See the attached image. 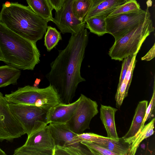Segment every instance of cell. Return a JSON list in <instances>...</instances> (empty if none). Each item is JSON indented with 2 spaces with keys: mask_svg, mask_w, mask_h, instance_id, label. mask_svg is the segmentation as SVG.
I'll return each instance as SVG.
<instances>
[{
  "mask_svg": "<svg viewBox=\"0 0 155 155\" xmlns=\"http://www.w3.org/2000/svg\"><path fill=\"white\" fill-rule=\"evenodd\" d=\"M86 29L71 34L67 45L50 64L51 69L45 75L50 84L55 89L61 102L70 103L78 84L85 81L81 68L88 41Z\"/></svg>",
  "mask_w": 155,
  "mask_h": 155,
  "instance_id": "6da1fadb",
  "label": "cell"
},
{
  "mask_svg": "<svg viewBox=\"0 0 155 155\" xmlns=\"http://www.w3.org/2000/svg\"><path fill=\"white\" fill-rule=\"evenodd\" d=\"M40 57L36 42L17 34L0 21V61L20 70H33Z\"/></svg>",
  "mask_w": 155,
  "mask_h": 155,
  "instance_id": "7a4b0ae2",
  "label": "cell"
},
{
  "mask_svg": "<svg viewBox=\"0 0 155 155\" xmlns=\"http://www.w3.org/2000/svg\"><path fill=\"white\" fill-rule=\"evenodd\" d=\"M0 21L17 34L35 42L42 39L48 27V22L28 6L18 2L2 5Z\"/></svg>",
  "mask_w": 155,
  "mask_h": 155,
  "instance_id": "3957f363",
  "label": "cell"
},
{
  "mask_svg": "<svg viewBox=\"0 0 155 155\" xmlns=\"http://www.w3.org/2000/svg\"><path fill=\"white\" fill-rule=\"evenodd\" d=\"M151 15L142 22L115 40L108 54L112 59L122 61L130 55L137 54L147 38L154 31Z\"/></svg>",
  "mask_w": 155,
  "mask_h": 155,
  "instance_id": "277c9868",
  "label": "cell"
},
{
  "mask_svg": "<svg viewBox=\"0 0 155 155\" xmlns=\"http://www.w3.org/2000/svg\"><path fill=\"white\" fill-rule=\"evenodd\" d=\"M5 97L8 102L34 105L47 112L52 107L61 103L57 91L50 84L44 88L26 85L6 94Z\"/></svg>",
  "mask_w": 155,
  "mask_h": 155,
  "instance_id": "5b68a950",
  "label": "cell"
},
{
  "mask_svg": "<svg viewBox=\"0 0 155 155\" xmlns=\"http://www.w3.org/2000/svg\"><path fill=\"white\" fill-rule=\"evenodd\" d=\"M10 109L24 128L28 137L46 127L47 112L33 105L19 104L8 102Z\"/></svg>",
  "mask_w": 155,
  "mask_h": 155,
  "instance_id": "8992f818",
  "label": "cell"
},
{
  "mask_svg": "<svg viewBox=\"0 0 155 155\" xmlns=\"http://www.w3.org/2000/svg\"><path fill=\"white\" fill-rule=\"evenodd\" d=\"M147 6L145 10L138 11L106 18L105 21L107 33L112 35L115 40L142 22L150 14Z\"/></svg>",
  "mask_w": 155,
  "mask_h": 155,
  "instance_id": "52a82bcc",
  "label": "cell"
},
{
  "mask_svg": "<svg viewBox=\"0 0 155 155\" xmlns=\"http://www.w3.org/2000/svg\"><path fill=\"white\" fill-rule=\"evenodd\" d=\"M55 145L47 125L32 134L25 143L16 149L14 155H53Z\"/></svg>",
  "mask_w": 155,
  "mask_h": 155,
  "instance_id": "ba28073f",
  "label": "cell"
},
{
  "mask_svg": "<svg viewBox=\"0 0 155 155\" xmlns=\"http://www.w3.org/2000/svg\"><path fill=\"white\" fill-rule=\"evenodd\" d=\"M78 106L70 119L66 123L70 129L77 134L90 129L92 118L98 113V105L93 101L81 94Z\"/></svg>",
  "mask_w": 155,
  "mask_h": 155,
  "instance_id": "9c48e42d",
  "label": "cell"
},
{
  "mask_svg": "<svg viewBox=\"0 0 155 155\" xmlns=\"http://www.w3.org/2000/svg\"><path fill=\"white\" fill-rule=\"evenodd\" d=\"M25 134L22 125L12 113L8 102L0 92V142H12Z\"/></svg>",
  "mask_w": 155,
  "mask_h": 155,
  "instance_id": "30bf717a",
  "label": "cell"
},
{
  "mask_svg": "<svg viewBox=\"0 0 155 155\" xmlns=\"http://www.w3.org/2000/svg\"><path fill=\"white\" fill-rule=\"evenodd\" d=\"M73 0H65L60 8L55 13L52 22L63 34H76L85 28L86 22L78 20L73 12L72 5Z\"/></svg>",
  "mask_w": 155,
  "mask_h": 155,
  "instance_id": "8fae6325",
  "label": "cell"
},
{
  "mask_svg": "<svg viewBox=\"0 0 155 155\" xmlns=\"http://www.w3.org/2000/svg\"><path fill=\"white\" fill-rule=\"evenodd\" d=\"M47 127L55 146L77 147L81 143L76 142L78 134L73 132L66 124H49Z\"/></svg>",
  "mask_w": 155,
  "mask_h": 155,
  "instance_id": "7c38bea8",
  "label": "cell"
},
{
  "mask_svg": "<svg viewBox=\"0 0 155 155\" xmlns=\"http://www.w3.org/2000/svg\"><path fill=\"white\" fill-rule=\"evenodd\" d=\"M80 100L79 97L72 103L66 104L61 103L52 107L47 112L48 124H66L72 117Z\"/></svg>",
  "mask_w": 155,
  "mask_h": 155,
  "instance_id": "4fadbf2b",
  "label": "cell"
},
{
  "mask_svg": "<svg viewBox=\"0 0 155 155\" xmlns=\"http://www.w3.org/2000/svg\"><path fill=\"white\" fill-rule=\"evenodd\" d=\"M90 9L83 19L84 22L88 19L95 16L106 17L118 6L126 1L120 0H91Z\"/></svg>",
  "mask_w": 155,
  "mask_h": 155,
  "instance_id": "5bb4252c",
  "label": "cell"
},
{
  "mask_svg": "<svg viewBox=\"0 0 155 155\" xmlns=\"http://www.w3.org/2000/svg\"><path fill=\"white\" fill-rule=\"evenodd\" d=\"M147 106V101L144 100L138 103L130 127L122 137L125 142L131 144L133 138L141 127Z\"/></svg>",
  "mask_w": 155,
  "mask_h": 155,
  "instance_id": "9a60e30c",
  "label": "cell"
},
{
  "mask_svg": "<svg viewBox=\"0 0 155 155\" xmlns=\"http://www.w3.org/2000/svg\"><path fill=\"white\" fill-rule=\"evenodd\" d=\"M117 108L101 104L100 118L106 131L108 138L117 139L118 136L115 122V115Z\"/></svg>",
  "mask_w": 155,
  "mask_h": 155,
  "instance_id": "2e32d148",
  "label": "cell"
},
{
  "mask_svg": "<svg viewBox=\"0 0 155 155\" xmlns=\"http://www.w3.org/2000/svg\"><path fill=\"white\" fill-rule=\"evenodd\" d=\"M137 54H135L134 55L124 80L120 85L117 87L115 97L116 107L117 108H119L120 107L124 98L128 95L133 71L137 62Z\"/></svg>",
  "mask_w": 155,
  "mask_h": 155,
  "instance_id": "e0dca14e",
  "label": "cell"
},
{
  "mask_svg": "<svg viewBox=\"0 0 155 155\" xmlns=\"http://www.w3.org/2000/svg\"><path fill=\"white\" fill-rule=\"evenodd\" d=\"M28 6L36 14L48 22L52 21L53 8L48 0H26Z\"/></svg>",
  "mask_w": 155,
  "mask_h": 155,
  "instance_id": "ac0fdd59",
  "label": "cell"
},
{
  "mask_svg": "<svg viewBox=\"0 0 155 155\" xmlns=\"http://www.w3.org/2000/svg\"><path fill=\"white\" fill-rule=\"evenodd\" d=\"M96 143L116 153L117 155H128L131 145V144L125 142L122 137L117 139H113L107 137L102 142Z\"/></svg>",
  "mask_w": 155,
  "mask_h": 155,
  "instance_id": "d6986e66",
  "label": "cell"
},
{
  "mask_svg": "<svg viewBox=\"0 0 155 155\" xmlns=\"http://www.w3.org/2000/svg\"><path fill=\"white\" fill-rule=\"evenodd\" d=\"M21 74L20 69L10 65L0 66V88L17 84Z\"/></svg>",
  "mask_w": 155,
  "mask_h": 155,
  "instance_id": "ffe728a7",
  "label": "cell"
},
{
  "mask_svg": "<svg viewBox=\"0 0 155 155\" xmlns=\"http://www.w3.org/2000/svg\"><path fill=\"white\" fill-rule=\"evenodd\" d=\"M154 122L155 118H153L149 123L144 125L134 137L131 144L128 155H135L141 142L153 134Z\"/></svg>",
  "mask_w": 155,
  "mask_h": 155,
  "instance_id": "44dd1931",
  "label": "cell"
},
{
  "mask_svg": "<svg viewBox=\"0 0 155 155\" xmlns=\"http://www.w3.org/2000/svg\"><path fill=\"white\" fill-rule=\"evenodd\" d=\"M106 17L103 16H95L87 20L85 28L90 32L98 35L102 36L107 33L105 21Z\"/></svg>",
  "mask_w": 155,
  "mask_h": 155,
  "instance_id": "7402d4cb",
  "label": "cell"
},
{
  "mask_svg": "<svg viewBox=\"0 0 155 155\" xmlns=\"http://www.w3.org/2000/svg\"><path fill=\"white\" fill-rule=\"evenodd\" d=\"M91 3V0H73L72 5V11L78 20L83 21L84 18L90 9Z\"/></svg>",
  "mask_w": 155,
  "mask_h": 155,
  "instance_id": "603a6c76",
  "label": "cell"
},
{
  "mask_svg": "<svg viewBox=\"0 0 155 155\" xmlns=\"http://www.w3.org/2000/svg\"><path fill=\"white\" fill-rule=\"evenodd\" d=\"M139 4L136 0H128L118 6L108 15L106 18L137 11L141 9Z\"/></svg>",
  "mask_w": 155,
  "mask_h": 155,
  "instance_id": "cb8c5ba5",
  "label": "cell"
},
{
  "mask_svg": "<svg viewBox=\"0 0 155 155\" xmlns=\"http://www.w3.org/2000/svg\"><path fill=\"white\" fill-rule=\"evenodd\" d=\"M44 37V45L48 51H50L58 44L62 38L61 32L55 28L48 26Z\"/></svg>",
  "mask_w": 155,
  "mask_h": 155,
  "instance_id": "d4e9b609",
  "label": "cell"
},
{
  "mask_svg": "<svg viewBox=\"0 0 155 155\" xmlns=\"http://www.w3.org/2000/svg\"><path fill=\"white\" fill-rule=\"evenodd\" d=\"M80 142L86 146L93 155H117L116 153L94 142L84 140Z\"/></svg>",
  "mask_w": 155,
  "mask_h": 155,
  "instance_id": "484cf974",
  "label": "cell"
},
{
  "mask_svg": "<svg viewBox=\"0 0 155 155\" xmlns=\"http://www.w3.org/2000/svg\"><path fill=\"white\" fill-rule=\"evenodd\" d=\"M107 138V137L98 135L93 133H83L82 134H78L76 138V141L77 142H80L81 141L84 140L97 143L102 142Z\"/></svg>",
  "mask_w": 155,
  "mask_h": 155,
  "instance_id": "4316f807",
  "label": "cell"
},
{
  "mask_svg": "<svg viewBox=\"0 0 155 155\" xmlns=\"http://www.w3.org/2000/svg\"><path fill=\"white\" fill-rule=\"evenodd\" d=\"M81 154L80 150L74 146L61 147L55 146L53 155H81Z\"/></svg>",
  "mask_w": 155,
  "mask_h": 155,
  "instance_id": "83f0119b",
  "label": "cell"
},
{
  "mask_svg": "<svg viewBox=\"0 0 155 155\" xmlns=\"http://www.w3.org/2000/svg\"><path fill=\"white\" fill-rule=\"evenodd\" d=\"M155 104V81L154 82V87L153 89V92L152 98L150 101V103L147 106L146 110L145 115L143 120L140 129L139 130L137 134L142 129L145 125V122L149 118H150L152 114V113L154 109Z\"/></svg>",
  "mask_w": 155,
  "mask_h": 155,
  "instance_id": "f1b7e54d",
  "label": "cell"
},
{
  "mask_svg": "<svg viewBox=\"0 0 155 155\" xmlns=\"http://www.w3.org/2000/svg\"><path fill=\"white\" fill-rule=\"evenodd\" d=\"M134 55H129L123 60L121 70L117 87H119L120 85L124 80L127 73L128 68Z\"/></svg>",
  "mask_w": 155,
  "mask_h": 155,
  "instance_id": "f546056e",
  "label": "cell"
},
{
  "mask_svg": "<svg viewBox=\"0 0 155 155\" xmlns=\"http://www.w3.org/2000/svg\"><path fill=\"white\" fill-rule=\"evenodd\" d=\"M155 44L154 43L153 46L145 55L141 58L142 60L149 61L153 58L155 57Z\"/></svg>",
  "mask_w": 155,
  "mask_h": 155,
  "instance_id": "4dcf8cb0",
  "label": "cell"
},
{
  "mask_svg": "<svg viewBox=\"0 0 155 155\" xmlns=\"http://www.w3.org/2000/svg\"><path fill=\"white\" fill-rule=\"evenodd\" d=\"M53 9L55 11L59 9L65 0H48Z\"/></svg>",
  "mask_w": 155,
  "mask_h": 155,
  "instance_id": "1f68e13d",
  "label": "cell"
},
{
  "mask_svg": "<svg viewBox=\"0 0 155 155\" xmlns=\"http://www.w3.org/2000/svg\"><path fill=\"white\" fill-rule=\"evenodd\" d=\"M7 154L0 148V155H6Z\"/></svg>",
  "mask_w": 155,
  "mask_h": 155,
  "instance_id": "d6a6232c",
  "label": "cell"
},
{
  "mask_svg": "<svg viewBox=\"0 0 155 155\" xmlns=\"http://www.w3.org/2000/svg\"><path fill=\"white\" fill-rule=\"evenodd\" d=\"M128 0H125V1H128Z\"/></svg>",
  "mask_w": 155,
  "mask_h": 155,
  "instance_id": "836d02e7",
  "label": "cell"
},
{
  "mask_svg": "<svg viewBox=\"0 0 155 155\" xmlns=\"http://www.w3.org/2000/svg\"><path fill=\"white\" fill-rule=\"evenodd\" d=\"M121 0V1H125V0Z\"/></svg>",
  "mask_w": 155,
  "mask_h": 155,
  "instance_id": "e575fe53",
  "label": "cell"
}]
</instances>
